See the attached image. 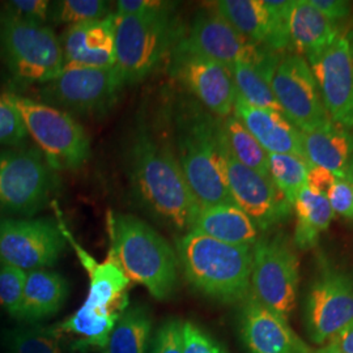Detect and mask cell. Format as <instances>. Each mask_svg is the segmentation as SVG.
Wrapping results in <instances>:
<instances>
[{
    "label": "cell",
    "mask_w": 353,
    "mask_h": 353,
    "mask_svg": "<svg viewBox=\"0 0 353 353\" xmlns=\"http://www.w3.org/2000/svg\"><path fill=\"white\" fill-rule=\"evenodd\" d=\"M210 239L229 245L254 246L259 240V229L237 205H211L199 208L191 229Z\"/></svg>",
    "instance_id": "25"
},
{
    "label": "cell",
    "mask_w": 353,
    "mask_h": 353,
    "mask_svg": "<svg viewBox=\"0 0 353 353\" xmlns=\"http://www.w3.org/2000/svg\"><path fill=\"white\" fill-rule=\"evenodd\" d=\"M341 37L338 26L314 8L310 0H294L290 19V49L307 63Z\"/></svg>",
    "instance_id": "23"
},
{
    "label": "cell",
    "mask_w": 353,
    "mask_h": 353,
    "mask_svg": "<svg viewBox=\"0 0 353 353\" xmlns=\"http://www.w3.org/2000/svg\"><path fill=\"white\" fill-rule=\"evenodd\" d=\"M68 294L70 284L59 272L49 268L28 272L17 321L33 326L57 316L62 310Z\"/></svg>",
    "instance_id": "22"
},
{
    "label": "cell",
    "mask_w": 353,
    "mask_h": 353,
    "mask_svg": "<svg viewBox=\"0 0 353 353\" xmlns=\"http://www.w3.org/2000/svg\"><path fill=\"white\" fill-rule=\"evenodd\" d=\"M168 117L176 159L199 207L236 205L221 151V119L183 99L168 109Z\"/></svg>",
    "instance_id": "3"
},
{
    "label": "cell",
    "mask_w": 353,
    "mask_h": 353,
    "mask_svg": "<svg viewBox=\"0 0 353 353\" xmlns=\"http://www.w3.org/2000/svg\"><path fill=\"white\" fill-rule=\"evenodd\" d=\"M50 7L46 0H12L6 4L7 13L39 24L50 20Z\"/></svg>",
    "instance_id": "39"
},
{
    "label": "cell",
    "mask_w": 353,
    "mask_h": 353,
    "mask_svg": "<svg viewBox=\"0 0 353 353\" xmlns=\"http://www.w3.org/2000/svg\"><path fill=\"white\" fill-rule=\"evenodd\" d=\"M57 221L62 229L67 243L72 246L80 263L89 278L88 294L72 316L52 327L58 334L72 336L71 351L75 353H106L109 338L115 323L128 305L130 280L109 252L103 262H97L67 228L58 204L51 203Z\"/></svg>",
    "instance_id": "2"
},
{
    "label": "cell",
    "mask_w": 353,
    "mask_h": 353,
    "mask_svg": "<svg viewBox=\"0 0 353 353\" xmlns=\"http://www.w3.org/2000/svg\"><path fill=\"white\" fill-rule=\"evenodd\" d=\"M108 227L117 263L130 281L157 301L170 300L179 285V261L173 246L154 228L128 214H110Z\"/></svg>",
    "instance_id": "5"
},
{
    "label": "cell",
    "mask_w": 353,
    "mask_h": 353,
    "mask_svg": "<svg viewBox=\"0 0 353 353\" xmlns=\"http://www.w3.org/2000/svg\"><path fill=\"white\" fill-rule=\"evenodd\" d=\"M334 214L353 221V186L347 179L338 178L327 194Z\"/></svg>",
    "instance_id": "40"
},
{
    "label": "cell",
    "mask_w": 353,
    "mask_h": 353,
    "mask_svg": "<svg viewBox=\"0 0 353 353\" xmlns=\"http://www.w3.org/2000/svg\"><path fill=\"white\" fill-rule=\"evenodd\" d=\"M1 96L20 114L28 135L37 143L52 170H76L88 161V134L74 115L16 92Z\"/></svg>",
    "instance_id": "8"
},
{
    "label": "cell",
    "mask_w": 353,
    "mask_h": 353,
    "mask_svg": "<svg viewBox=\"0 0 353 353\" xmlns=\"http://www.w3.org/2000/svg\"><path fill=\"white\" fill-rule=\"evenodd\" d=\"M303 156L310 166H319L345 179L353 160V134L334 122L301 132Z\"/></svg>",
    "instance_id": "24"
},
{
    "label": "cell",
    "mask_w": 353,
    "mask_h": 353,
    "mask_svg": "<svg viewBox=\"0 0 353 353\" xmlns=\"http://www.w3.org/2000/svg\"><path fill=\"white\" fill-rule=\"evenodd\" d=\"M233 75L237 96L255 108L281 113L275 94L263 72L252 63L237 62L229 67Z\"/></svg>",
    "instance_id": "31"
},
{
    "label": "cell",
    "mask_w": 353,
    "mask_h": 353,
    "mask_svg": "<svg viewBox=\"0 0 353 353\" xmlns=\"http://www.w3.org/2000/svg\"><path fill=\"white\" fill-rule=\"evenodd\" d=\"M221 151L227 170L228 188L236 205L252 220L259 232L285 221L292 205L270 178L241 164L225 145L221 131Z\"/></svg>",
    "instance_id": "16"
},
{
    "label": "cell",
    "mask_w": 353,
    "mask_h": 353,
    "mask_svg": "<svg viewBox=\"0 0 353 353\" xmlns=\"http://www.w3.org/2000/svg\"><path fill=\"white\" fill-rule=\"evenodd\" d=\"M293 210L296 212L293 237L296 248L300 250L316 248L321 234L327 230L335 216L327 196L306 186L293 204Z\"/></svg>",
    "instance_id": "26"
},
{
    "label": "cell",
    "mask_w": 353,
    "mask_h": 353,
    "mask_svg": "<svg viewBox=\"0 0 353 353\" xmlns=\"http://www.w3.org/2000/svg\"><path fill=\"white\" fill-rule=\"evenodd\" d=\"M110 6L102 0H62L51 3L50 20L57 24H80L110 14Z\"/></svg>",
    "instance_id": "33"
},
{
    "label": "cell",
    "mask_w": 353,
    "mask_h": 353,
    "mask_svg": "<svg viewBox=\"0 0 353 353\" xmlns=\"http://www.w3.org/2000/svg\"><path fill=\"white\" fill-rule=\"evenodd\" d=\"M309 166L310 165L303 159L293 154H268L271 181L292 207L299 198L300 192L307 186Z\"/></svg>",
    "instance_id": "32"
},
{
    "label": "cell",
    "mask_w": 353,
    "mask_h": 353,
    "mask_svg": "<svg viewBox=\"0 0 353 353\" xmlns=\"http://www.w3.org/2000/svg\"><path fill=\"white\" fill-rule=\"evenodd\" d=\"M345 179L351 183L353 186V160L351 165H350V168H348V172H347V176H345Z\"/></svg>",
    "instance_id": "46"
},
{
    "label": "cell",
    "mask_w": 353,
    "mask_h": 353,
    "mask_svg": "<svg viewBox=\"0 0 353 353\" xmlns=\"http://www.w3.org/2000/svg\"><path fill=\"white\" fill-rule=\"evenodd\" d=\"M239 330L249 353H313L285 318L265 307L252 293L241 306Z\"/></svg>",
    "instance_id": "19"
},
{
    "label": "cell",
    "mask_w": 353,
    "mask_h": 353,
    "mask_svg": "<svg viewBox=\"0 0 353 353\" xmlns=\"http://www.w3.org/2000/svg\"><path fill=\"white\" fill-rule=\"evenodd\" d=\"M313 353H341L338 348H336V345H334L332 343H327L323 348H321V350H318V351H313Z\"/></svg>",
    "instance_id": "45"
},
{
    "label": "cell",
    "mask_w": 353,
    "mask_h": 353,
    "mask_svg": "<svg viewBox=\"0 0 353 353\" xmlns=\"http://www.w3.org/2000/svg\"><path fill=\"white\" fill-rule=\"evenodd\" d=\"M179 267L190 285L217 303H242L252 293V248L190 230L176 239Z\"/></svg>",
    "instance_id": "4"
},
{
    "label": "cell",
    "mask_w": 353,
    "mask_h": 353,
    "mask_svg": "<svg viewBox=\"0 0 353 353\" xmlns=\"http://www.w3.org/2000/svg\"><path fill=\"white\" fill-rule=\"evenodd\" d=\"M57 176L34 147L0 148V212L32 219L51 201Z\"/></svg>",
    "instance_id": "9"
},
{
    "label": "cell",
    "mask_w": 353,
    "mask_h": 353,
    "mask_svg": "<svg viewBox=\"0 0 353 353\" xmlns=\"http://www.w3.org/2000/svg\"><path fill=\"white\" fill-rule=\"evenodd\" d=\"M67 240L52 219H0V265L26 272L45 270L63 255Z\"/></svg>",
    "instance_id": "12"
},
{
    "label": "cell",
    "mask_w": 353,
    "mask_h": 353,
    "mask_svg": "<svg viewBox=\"0 0 353 353\" xmlns=\"http://www.w3.org/2000/svg\"><path fill=\"white\" fill-rule=\"evenodd\" d=\"M336 179H338L336 176H334L331 172L323 169V168L309 166V170H307V188L314 190V191L322 194V195L327 196L328 191L334 186Z\"/></svg>",
    "instance_id": "43"
},
{
    "label": "cell",
    "mask_w": 353,
    "mask_h": 353,
    "mask_svg": "<svg viewBox=\"0 0 353 353\" xmlns=\"http://www.w3.org/2000/svg\"><path fill=\"white\" fill-rule=\"evenodd\" d=\"M221 131L225 145L236 160L261 176L271 179L268 153L254 139L252 134L241 123L240 119L234 117V114L221 119Z\"/></svg>",
    "instance_id": "29"
},
{
    "label": "cell",
    "mask_w": 353,
    "mask_h": 353,
    "mask_svg": "<svg viewBox=\"0 0 353 353\" xmlns=\"http://www.w3.org/2000/svg\"><path fill=\"white\" fill-rule=\"evenodd\" d=\"M185 30L170 1L150 12L115 14V65L125 84L140 83L156 71L170 58Z\"/></svg>",
    "instance_id": "6"
},
{
    "label": "cell",
    "mask_w": 353,
    "mask_h": 353,
    "mask_svg": "<svg viewBox=\"0 0 353 353\" xmlns=\"http://www.w3.org/2000/svg\"><path fill=\"white\" fill-rule=\"evenodd\" d=\"M299 268V256L284 234L261 237L252 246V296L288 321L297 306Z\"/></svg>",
    "instance_id": "11"
},
{
    "label": "cell",
    "mask_w": 353,
    "mask_h": 353,
    "mask_svg": "<svg viewBox=\"0 0 353 353\" xmlns=\"http://www.w3.org/2000/svg\"><path fill=\"white\" fill-rule=\"evenodd\" d=\"M270 14V33L265 49L280 54L290 50V19L294 0H263Z\"/></svg>",
    "instance_id": "34"
},
{
    "label": "cell",
    "mask_w": 353,
    "mask_h": 353,
    "mask_svg": "<svg viewBox=\"0 0 353 353\" xmlns=\"http://www.w3.org/2000/svg\"><path fill=\"white\" fill-rule=\"evenodd\" d=\"M310 68L331 122L353 128V58L347 38H338Z\"/></svg>",
    "instance_id": "18"
},
{
    "label": "cell",
    "mask_w": 353,
    "mask_h": 353,
    "mask_svg": "<svg viewBox=\"0 0 353 353\" xmlns=\"http://www.w3.org/2000/svg\"><path fill=\"white\" fill-rule=\"evenodd\" d=\"M125 85L117 65L68 67L41 87L39 101L71 115L101 117L113 109Z\"/></svg>",
    "instance_id": "10"
},
{
    "label": "cell",
    "mask_w": 353,
    "mask_h": 353,
    "mask_svg": "<svg viewBox=\"0 0 353 353\" xmlns=\"http://www.w3.org/2000/svg\"><path fill=\"white\" fill-rule=\"evenodd\" d=\"M168 1L159 0H119L117 1V16H132L163 8Z\"/></svg>",
    "instance_id": "42"
},
{
    "label": "cell",
    "mask_w": 353,
    "mask_h": 353,
    "mask_svg": "<svg viewBox=\"0 0 353 353\" xmlns=\"http://www.w3.org/2000/svg\"><path fill=\"white\" fill-rule=\"evenodd\" d=\"M353 322V276L321 267L305 301V326L310 341L326 344Z\"/></svg>",
    "instance_id": "15"
},
{
    "label": "cell",
    "mask_w": 353,
    "mask_h": 353,
    "mask_svg": "<svg viewBox=\"0 0 353 353\" xmlns=\"http://www.w3.org/2000/svg\"><path fill=\"white\" fill-rule=\"evenodd\" d=\"M169 68L207 112L220 119L233 114L237 90L228 65L173 49Z\"/></svg>",
    "instance_id": "17"
},
{
    "label": "cell",
    "mask_w": 353,
    "mask_h": 353,
    "mask_svg": "<svg viewBox=\"0 0 353 353\" xmlns=\"http://www.w3.org/2000/svg\"><path fill=\"white\" fill-rule=\"evenodd\" d=\"M183 353H230L217 339L199 325L183 322Z\"/></svg>",
    "instance_id": "37"
},
{
    "label": "cell",
    "mask_w": 353,
    "mask_h": 353,
    "mask_svg": "<svg viewBox=\"0 0 353 353\" xmlns=\"http://www.w3.org/2000/svg\"><path fill=\"white\" fill-rule=\"evenodd\" d=\"M233 114L268 154L285 153L305 160L301 131L293 126L284 114L255 108L240 96H236Z\"/></svg>",
    "instance_id": "21"
},
{
    "label": "cell",
    "mask_w": 353,
    "mask_h": 353,
    "mask_svg": "<svg viewBox=\"0 0 353 353\" xmlns=\"http://www.w3.org/2000/svg\"><path fill=\"white\" fill-rule=\"evenodd\" d=\"M26 137L28 131L20 114L0 96V148L23 145Z\"/></svg>",
    "instance_id": "36"
},
{
    "label": "cell",
    "mask_w": 353,
    "mask_h": 353,
    "mask_svg": "<svg viewBox=\"0 0 353 353\" xmlns=\"http://www.w3.org/2000/svg\"><path fill=\"white\" fill-rule=\"evenodd\" d=\"M64 68L115 65V12L109 16L68 26L59 37Z\"/></svg>",
    "instance_id": "20"
},
{
    "label": "cell",
    "mask_w": 353,
    "mask_h": 353,
    "mask_svg": "<svg viewBox=\"0 0 353 353\" xmlns=\"http://www.w3.org/2000/svg\"><path fill=\"white\" fill-rule=\"evenodd\" d=\"M3 344L7 353H64L62 335L52 326L21 325L6 330Z\"/></svg>",
    "instance_id": "30"
},
{
    "label": "cell",
    "mask_w": 353,
    "mask_h": 353,
    "mask_svg": "<svg viewBox=\"0 0 353 353\" xmlns=\"http://www.w3.org/2000/svg\"><path fill=\"white\" fill-rule=\"evenodd\" d=\"M328 343L336 345L341 353H353V322L334 336Z\"/></svg>",
    "instance_id": "44"
},
{
    "label": "cell",
    "mask_w": 353,
    "mask_h": 353,
    "mask_svg": "<svg viewBox=\"0 0 353 353\" xmlns=\"http://www.w3.org/2000/svg\"><path fill=\"white\" fill-rule=\"evenodd\" d=\"M152 326V314L147 306H128L114 326L106 353L148 352Z\"/></svg>",
    "instance_id": "27"
},
{
    "label": "cell",
    "mask_w": 353,
    "mask_h": 353,
    "mask_svg": "<svg viewBox=\"0 0 353 353\" xmlns=\"http://www.w3.org/2000/svg\"><path fill=\"white\" fill-rule=\"evenodd\" d=\"M0 59L23 85H43L64 68L61 41L50 26L7 12L0 16Z\"/></svg>",
    "instance_id": "7"
},
{
    "label": "cell",
    "mask_w": 353,
    "mask_h": 353,
    "mask_svg": "<svg viewBox=\"0 0 353 353\" xmlns=\"http://www.w3.org/2000/svg\"><path fill=\"white\" fill-rule=\"evenodd\" d=\"M270 85L281 113L301 132L331 123L307 61L294 52L280 55L271 75Z\"/></svg>",
    "instance_id": "13"
},
{
    "label": "cell",
    "mask_w": 353,
    "mask_h": 353,
    "mask_svg": "<svg viewBox=\"0 0 353 353\" xmlns=\"http://www.w3.org/2000/svg\"><path fill=\"white\" fill-rule=\"evenodd\" d=\"M28 272L12 265H0V307L19 319Z\"/></svg>",
    "instance_id": "35"
},
{
    "label": "cell",
    "mask_w": 353,
    "mask_h": 353,
    "mask_svg": "<svg viewBox=\"0 0 353 353\" xmlns=\"http://www.w3.org/2000/svg\"><path fill=\"white\" fill-rule=\"evenodd\" d=\"M310 3L335 26L347 19L352 10L351 3L344 0H310Z\"/></svg>",
    "instance_id": "41"
},
{
    "label": "cell",
    "mask_w": 353,
    "mask_h": 353,
    "mask_svg": "<svg viewBox=\"0 0 353 353\" xmlns=\"http://www.w3.org/2000/svg\"><path fill=\"white\" fill-rule=\"evenodd\" d=\"M174 49L228 67L237 62L258 65L274 52L243 37L214 7L195 13Z\"/></svg>",
    "instance_id": "14"
},
{
    "label": "cell",
    "mask_w": 353,
    "mask_h": 353,
    "mask_svg": "<svg viewBox=\"0 0 353 353\" xmlns=\"http://www.w3.org/2000/svg\"><path fill=\"white\" fill-rule=\"evenodd\" d=\"M347 38V41H348V43H350V48H351V52H352V58H353V32H351V34L348 36Z\"/></svg>",
    "instance_id": "47"
},
{
    "label": "cell",
    "mask_w": 353,
    "mask_h": 353,
    "mask_svg": "<svg viewBox=\"0 0 353 353\" xmlns=\"http://www.w3.org/2000/svg\"><path fill=\"white\" fill-rule=\"evenodd\" d=\"M214 8L243 37L265 48L270 33V14L263 0H220Z\"/></svg>",
    "instance_id": "28"
},
{
    "label": "cell",
    "mask_w": 353,
    "mask_h": 353,
    "mask_svg": "<svg viewBox=\"0 0 353 353\" xmlns=\"http://www.w3.org/2000/svg\"><path fill=\"white\" fill-rule=\"evenodd\" d=\"M151 353H183V321L168 318L152 339Z\"/></svg>",
    "instance_id": "38"
},
{
    "label": "cell",
    "mask_w": 353,
    "mask_h": 353,
    "mask_svg": "<svg viewBox=\"0 0 353 353\" xmlns=\"http://www.w3.org/2000/svg\"><path fill=\"white\" fill-rule=\"evenodd\" d=\"M168 110L148 119L140 114L128 134L125 166L131 195L161 225L188 233L199 211L176 159Z\"/></svg>",
    "instance_id": "1"
}]
</instances>
